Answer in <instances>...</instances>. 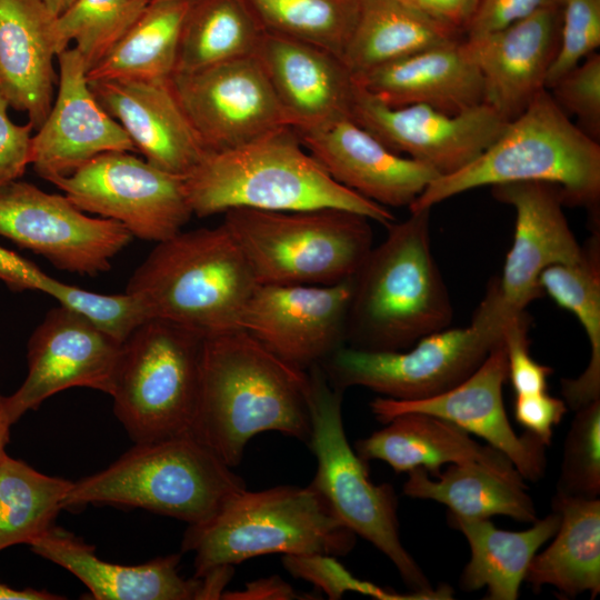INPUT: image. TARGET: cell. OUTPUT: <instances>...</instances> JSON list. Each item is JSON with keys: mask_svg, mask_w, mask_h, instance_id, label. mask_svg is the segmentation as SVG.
<instances>
[{"mask_svg": "<svg viewBox=\"0 0 600 600\" xmlns=\"http://www.w3.org/2000/svg\"><path fill=\"white\" fill-rule=\"evenodd\" d=\"M567 410L563 399L549 396L546 391L517 394L513 404L517 422L546 447L551 444L553 430L561 422Z\"/></svg>", "mask_w": 600, "mask_h": 600, "instance_id": "obj_47", "label": "cell"}, {"mask_svg": "<svg viewBox=\"0 0 600 600\" xmlns=\"http://www.w3.org/2000/svg\"><path fill=\"white\" fill-rule=\"evenodd\" d=\"M148 0H76L57 18L60 52L74 42L88 70L139 17Z\"/></svg>", "mask_w": 600, "mask_h": 600, "instance_id": "obj_38", "label": "cell"}, {"mask_svg": "<svg viewBox=\"0 0 600 600\" xmlns=\"http://www.w3.org/2000/svg\"><path fill=\"white\" fill-rule=\"evenodd\" d=\"M556 103L590 138H600V54L593 52L561 76L549 89Z\"/></svg>", "mask_w": 600, "mask_h": 600, "instance_id": "obj_42", "label": "cell"}, {"mask_svg": "<svg viewBox=\"0 0 600 600\" xmlns=\"http://www.w3.org/2000/svg\"><path fill=\"white\" fill-rule=\"evenodd\" d=\"M261 29L300 40L341 59L361 0H242Z\"/></svg>", "mask_w": 600, "mask_h": 600, "instance_id": "obj_37", "label": "cell"}, {"mask_svg": "<svg viewBox=\"0 0 600 600\" xmlns=\"http://www.w3.org/2000/svg\"><path fill=\"white\" fill-rule=\"evenodd\" d=\"M148 1H151V0H148Z\"/></svg>", "mask_w": 600, "mask_h": 600, "instance_id": "obj_55", "label": "cell"}, {"mask_svg": "<svg viewBox=\"0 0 600 600\" xmlns=\"http://www.w3.org/2000/svg\"><path fill=\"white\" fill-rule=\"evenodd\" d=\"M262 33L242 0H194L183 22L174 73L253 56Z\"/></svg>", "mask_w": 600, "mask_h": 600, "instance_id": "obj_35", "label": "cell"}, {"mask_svg": "<svg viewBox=\"0 0 600 600\" xmlns=\"http://www.w3.org/2000/svg\"><path fill=\"white\" fill-rule=\"evenodd\" d=\"M560 524L552 542L531 559L524 581L533 589L553 587L574 598L600 592V500L556 494Z\"/></svg>", "mask_w": 600, "mask_h": 600, "instance_id": "obj_31", "label": "cell"}, {"mask_svg": "<svg viewBox=\"0 0 600 600\" xmlns=\"http://www.w3.org/2000/svg\"><path fill=\"white\" fill-rule=\"evenodd\" d=\"M63 599L58 594L47 591H39L32 588L23 590L13 589L0 582V600H59Z\"/></svg>", "mask_w": 600, "mask_h": 600, "instance_id": "obj_51", "label": "cell"}, {"mask_svg": "<svg viewBox=\"0 0 600 600\" xmlns=\"http://www.w3.org/2000/svg\"><path fill=\"white\" fill-rule=\"evenodd\" d=\"M258 281L237 241L221 223L180 231L157 242L134 270L126 291L150 318L210 338L236 330Z\"/></svg>", "mask_w": 600, "mask_h": 600, "instance_id": "obj_5", "label": "cell"}, {"mask_svg": "<svg viewBox=\"0 0 600 600\" xmlns=\"http://www.w3.org/2000/svg\"><path fill=\"white\" fill-rule=\"evenodd\" d=\"M253 56L294 130L351 118L356 82L340 58L313 44L266 32Z\"/></svg>", "mask_w": 600, "mask_h": 600, "instance_id": "obj_23", "label": "cell"}, {"mask_svg": "<svg viewBox=\"0 0 600 600\" xmlns=\"http://www.w3.org/2000/svg\"><path fill=\"white\" fill-rule=\"evenodd\" d=\"M89 84L150 164L186 177L208 153L170 80L110 79Z\"/></svg>", "mask_w": 600, "mask_h": 600, "instance_id": "obj_24", "label": "cell"}, {"mask_svg": "<svg viewBox=\"0 0 600 600\" xmlns=\"http://www.w3.org/2000/svg\"><path fill=\"white\" fill-rule=\"evenodd\" d=\"M431 479L422 468L408 472L403 493L440 502L449 512L471 519L510 517L533 523L537 511L518 471H504L480 462L450 464Z\"/></svg>", "mask_w": 600, "mask_h": 600, "instance_id": "obj_30", "label": "cell"}, {"mask_svg": "<svg viewBox=\"0 0 600 600\" xmlns=\"http://www.w3.org/2000/svg\"><path fill=\"white\" fill-rule=\"evenodd\" d=\"M529 318L526 311L514 316L507 323L503 344L508 363V380L516 394H530L547 390L550 367L537 362L529 352L527 338Z\"/></svg>", "mask_w": 600, "mask_h": 600, "instance_id": "obj_44", "label": "cell"}, {"mask_svg": "<svg viewBox=\"0 0 600 600\" xmlns=\"http://www.w3.org/2000/svg\"><path fill=\"white\" fill-rule=\"evenodd\" d=\"M48 296L120 342L151 319L142 301L127 291L121 294H102L56 279Z\"/></svg>", "mask_w": 600, "mask_h": 600, "instance_id": "obj_40", "label": "cell"}, {"mask_svg": "<svg viewBox=\"0 0 600 600\" xmlns=\"http://www.w3.org/2000/svg\"><path fill=\"white\" fill-rule=\"evenodd\" d=\"M539 181L559 187L564 206L587 208L599 228L600 144L584 133L542 90L476 160L434 179L409 206L432 209L486 186Z\"/></svg>", "mask_w": 600, "mask_h": 600, "instance_id": "obj_4", "label": "cell"}, {"mask_svg": "<svg viewBox=\"0 0 600 600\" xmlns=\"http://www.w3.org/2000/svg\"><path fill=\"white\" fill-rule=\"evenodd\" d=\"M57 18L41 0H0V93L33 130L54 100Z\"/></svg>", "mask_w": 600, "mask_h": 600, "instance_id": "obj_25", "label": "cell"}, {"mask_svg": "<svg viewBox=\"0 0 600 600\" xmlns=\"http://www.w3.org/2000/svg\"><path fill=\"white\" fill-rule=\"evenodd\" d=\"M204 337L151 318L122 342L110 396L134 444L190 434Z\"/></svg>", "mask_w": 600, "mask_h": 600, "instance_id": "obj_11", "label": "cell"}, {"mask_svg": "<svg viewBox=\"0 0 600 600\" xmlns=\"http://www.w3.org/2000/svg\"><path fill=\"white\" fill-rule=\"evenodd\" d=\"M424 14L461 32L471 19L478 0H402Z\"/></svg>", "mask_w": 600, "mask_h": 600, "instance_id": "obj_49", "label": "cell"}, {"mask_svg": "<svg viewBox=\"0 0 600 600\" xmlns=\"http://www.w3.org/2000/svg\"><path fill=\"white\" fill-rule=\"evenodd\" d=\"M0 93V188L18 180L31 162L32 126L13 123Z\"/></svg>", "mask_w": 600, "mask_h": 600, "instance_id": "obj_46", "label": "cell"}, {"mask_svg": "<svg viewBox=\"0 0 600 600\" xmlns=\"http://www.w3.org/2000/svg\"><path fill=\"white\" fill-rule=\"evenodd\" d=\"M448 523L468 541L470 559L460 576L464 591L486 589L484 599L516 600L528 566L538 550L550 540L560 524L552 510L527 530L509 531L489 519H471L448 512Z\"/></svg>", "mask_w": 600, "mask_h": 600, "instance_id": "obj_29", "label": "cell"}, {"mask_svg": "<svg viewBox=\"0 0 600 600\" xmlns=\"http://www.w3.org/2000/svg\"><path fill=\"white\" fill-rule=\"evenodd\" d=\"M243 479L190 434L134 444L108 468L72 482L63 509L142 508L201 523L246 489Z\"/></svg>", "mask_w": 600, "mask_h": 600, "instance_id": "obj_7", "label": "cell"}, {"mask_svg": "<svg viewBox=\"0 0 600 600\" xmlns=\"http://www.w3.org/2000/svg\"><path fill=\"white\" fill-rule=\"evenodd\" d=\"M170 82L208 153L231 150L289 127L254 56L174 73Z\"/></svg>", "mask_w": 600, "mask_h": 600, "instance_id": "obj_15", "label": "cell"}, {"mask_svg": "<svg viewBox=\"0 0 600 600\" xmlns=\"http://www.w3.org/2000/svg\"><path fill=\"white\" fill-rule=\"evenodd\" d=\"M48 181L80 210L118 221L147 241L177 234L193 216L184 177L128 151L101 153L72 173Z\"/></svg>", "mask_w": 600, "mask_h": 600, "instance_id": "obj_12", "label": "cell"}, {"mask_svg": "<svg viewBox=\"0 0 600 600\" xmlns=\"http://www.w3.org/2000/svg\"><path fill=\"white\" fill-rule=\"evenodd\" d=\"M29 544L33 553L76 576L94 600L203 599V579L179 574L180 554L137 566L111 563L97 557L93 546L56 526Z\"/></svg>", "mask_w": 600, "mask_h": 600, "instance_id": "obj_27", "label": "cell"}, {"mask_svg": "<svg viewBox=\"0 0 600 600\" xmlns=\"http://www.w3.org/2000/svg\"><path fill=\"white\" fill-rule=\"evenodd\" d=\"M556 494L586 499L600 494V399L576 410L564 440Z\"/></svg>", "mask_w": 600, "mask_h": 600, "instance_id": "obj_39", "label": "cell"}, {"mask_svg": "<svg viewBox=\"0 0 600 600\" xmlns=\"http://www.w3.org/2000/svg\"><path fill=\"white\" fill-rule=\"evenodd\" d=\"M460 30L402 0H361L341 61L352 77L417 52L460 40Z\"/></svg>", "mask_w": 600, "mask_h": 600, "instance_id": "obj_32", "label": "cell"}, {"mask_svg": "<svg viewBox=\"0 0 600 600\" xmlns=\"http://www.w3.org/2000/svg\"><path fill=\"white\" fill-rule=\"evenodd\" d=\"M521 312L504 306L496 278L469 326L431 333L401 351H367L344 344L320 367L330 384L342 391L363 387L400 401L428 399L472 374L503 340L510 319Z\"/></svg>", "mask_w": 600, "mask_h": 600, "instance_id": "obj_10", "label": "cell"}, {"mask_svg": "<svg viewBox=\"0 0 600 600\" xmlns=\"http://www.w3.org/2000/svg\"><path fill=\"white\" fill-rule=\"evenodd\" d=\"M294 131L331 178L386 208L409 207L439 177L424 163L391 151L351 118Z\"/></svg>", "mask_w": 600, "mask_h": 600, "instance_id": "obj_21", "label": "cell"}, {"mask_svg": "<svg viewBox=\"0 0 600 600\" xmlns=\"http://www.w3.org/2000/svg\"><path fill=\"white\" fill-rule=\"evenodd\" d=\"M301 598L290 584L279 577L262 578L249 582L240 591L223 592L221 599L261 600V599H299Z\"/></svg>", "mask_w": 600, "mask_h": 600, "instance_id": "obj_50", "label": "cell"}, {"mask_svg": "<svg viewBox=\"0 0 600 600\" xmlns=\"http://www.w3.org/2000/svg\"><path fill=\"white\" fill-rule=\"evenodd\" d=\"M184 186L192 213L201 218L237 208L282 212L333 208L386 227L394 221L388 208L331 178L291 127L207 153L184 177Z\"/></svg>", "mask_w": 600, "mask_h": 600, "instance_id": "obj_3", "label": "cell"}, {"mask_svg": "<svg viewBox=\"0 0 600 600\" xmlns=\"http://www.w3.org/2000/svg\"><path fill=\"white\" fill-rule=\"evenodd\" d=\"M430 211L391 222L352 277L346 346L401 351L450 327L453 307L431 252Z\"/></svg>", "mask_w": 600, "mask_h": 600, "instance_id": "obj_2", "label": "cell"}, {"mask_svg": "<svg viewBox=\"0 0 600 600\" xmlns=\"http://www.w3.org/2000/svg\"><path fill=\"white\" fill-rule=\"evenodd\" d=\"M122 342L79 313L58 306L47 312L27 346L28 373L3 397L1 410L13 424L46 399L73 387L110 394Z\"/></svg>", "mask_w": 600, "mask_h": 600, "instance_id": "obj_16", "label": "cell"}, {"mask_svg": "<svg viewBox=\"0 0 600 600\" xmlns=\"http://www.w3.org/2000/svg\"><path fill=\"white\" fill-rule=\"evenodd\" d=\"M499 202L516 212L513 242L498 278L501 299L512 312L542 296L541 272L556 264H571L581 258L580 246L569 226L559 187L539 181H518L491 187Z\"/></svg>", "mask_w": 600, "mask_h": 600, "instance_id": "obj_20", "label": "cell"}, {"mask_svg": "<svg viewBox=\"0 0 600 600\" xmlns=\"http://www.w3.org/2000/svg\"><path fill=\"white\" fill-rule=\"evenodd\" d=\"M370 219L347 210L224 212L259 284L330 286L353 277L373 247Z\"/></svg>", "mask_w": 600, "mask_h": 600, "instance_id": "obj_9", "label": "cell"}, {"mask_svg": "<svg viewBox=\"0 0 600 600\" xmlns=\"http://www.w3.org/2000/svg\"><path fill=\"white\" fill-rule=\"evenodd\" d=\"M351 119L391 151L424 163L439 177L476 160L508 123L487 103L459 113L424 104L390 107L357 82Z\"/></svg>", "mask_w": 600, "mask_h": 600, "instance_id": "obj_14", "label": "cell"}, {"mask_svg": "<svg viewBox=\"0 0 600 600\" xmlns=\"http://www.w3.org/2000/svg\"><path fill=\"white\" fill-rule=\"evenodd\" d=\"M554 6H561V0H478L463 32L467 38L481 37Z\"/></svg>", "mask_w": 600, "mask_h": 600, "instance_id": "obj_45", "label": "cell"}, {"mask_svg": "<svg viewBox=\"0 0 600 600\" xmlns=\"http://www.w3.org/2000/svg\"><path fill=\"white\" fill-rule=\"evenodd\" d=\"M354 543L310 483L237 492L211 518L189 524L181 550L194 554V576L202 577L261 554L344 556Z\"/></svg>", "mask_w": 600, "mask_h": 600, "instance_id": "obj_6", "label": "cell"}, {"mask_svg": "<svg viewBox=\"0 0 600 600\" xmlns=\"http://www.w3.org/2000/svg\"><path fill=\"white\" fill-rule=\"evenodd\" d=\"M0 236L60 270L90 277L107 272L134 238L122 223L90 217L64 194L19 180L0 188Z\"/></svg>", "mask_w": 600, "mask_h": 600, "instance_id": "obj_13", "label": "cell"}, {"mask_svg": "<svg viewBox=\"0 0 600 600\" xmlns=\"http://www.w3.org/2000/svg\"><path fill=\"white\" fill-rule=\"evenodd\" d=\"M507 380L508 363L502 340L472 374L452 389L418 401L376 398L370 408L381 423L404 412H423L444 419L469 434L482 438L507 457L523 480L538 481L547 467L546 446L529 432L522 436L514 432L502 399Z\"/></svg>", "mask_w": 600, "mask_h": 600, "instance_id": "obj_18", "label": "cell"}, {"mask_svg": "<svg viewBox=\"0 0 600 600\" xmlns=\"http://www.w3.org/2000/svg\"><path fill=\"white\" fill-rule=\"evenodd\" d=\"M194 0H151L87 72L88 82L110 79L170 80L183 22Z\"/></svg>", "mask_w": 600, "mask_h": 600, "instance_id": "obj_33", "label": "cell"}, {"mask_svg": "<svg viewBox=\"0 0 600 600\" xmlns=\"http://www.w3.org/2000/svg\"><path fill=\"white\" fill-rule=\"evenodd\" d=\"M308 374L311 418L308 444L317 459L311 484L347 528L372 543L394 564L412 592L428 599H451L452 590L448 587L434 590L403 547L393 487L374 484L367 462L351 448L342 421L344 391L330 384L320 364L311 367Z\"/></svg>", "mask_w": 600, "mask_h": 600, "instance_id": "obj_8", "label": "cell"}, {"mask_svg": "<svg viewBox=\"0 0 600 600\" xmlns=\"http://www.w3.org/2000/svg\"><path fill=\"white\" fill-rule=\"evenodd\" d=\"M57 58V97L31 138L30 164L38 176L48 181L72 173L101 153L137 152L121 124L92 93L79 51L68 47Z\"/></svg>", "mask_w": 600, "mask_h": 600, "instance_id": "obj_19", "label": "cell"}, {"mask_svg": "<svg viewBox=\"0 0 600 600\" xmlns=\"http://www.w3.org/2000/svg\"><path fill=\"white\" fill-rule=\"evenodd\" d=\"M353 79L390 107L424 104L459 113L484 103L482 76L464 40L417 52Z\"/></svg>", "mask_w": 600, "mask_h": 600, "instance_id": "obj_26", "label": "cell"}, {"mask_svg": "<svg viewBox=\"0 0 600 600\" xmlns=\"http://www.w3.org/2000/svg\"><path fill=\"white\" fill-rule=\"evenodd\" d=\"M2 400H3V396H1L0 393V406H1Z\"/></svg>", "mask_w": 600, "mask_h": 600, "instance_id": "obj_54", "label": "cell"}, {"mask_svg": "<svg viewBox=\"0 0 600 600\" xmlns=\"http://www.w3.org/2000/svg\"><path fill=\"white\" fill-rule=\"evenodd\" d=\"M52 277L17 252L0 246V280L13 292H48Z\"/></svg>", "mask_w": 600, "mask_h": 600, "instance_id": "obj_48", "label": "cell"}, {"mask_svg": "<svg viewBox=\"0 0 600 600\" xmlns=\"http://www.w3.org/2000/svg\"><path fill=\"white\" fill-rule=\"evenodd\" d=\"M384 424L356 442V452L363 461L381 460L397 473L422 468L432 477L438 476L444 464L463 462L517 471L502 453L480 444L467 431L439 417L404 412Z\"/></svg>", "mask_w": 600, "mask_h": 600, "instance_id": "obj_28", "label": "cell"}, {"mask_svg": "<svg viewBox=\"0 0 600 600\" xmlns=\"http://www.w3.org/2000/svg\"><path fill=\"white\" fill-rule=\"evenodd\" d=\"M11 426L0 408V464L8 456L6 453V447L9 442V429Z\"/></svg>", "mask_w": 600, "mask_h": 600, "instance_id": "obj_52", "label": "cell"}, {"mask_svg": "<svg viewBox=\"0 0 600 600\" xmlns=\"http://www.w3.org/2000/svg\"><path fill=\"white\" fill-rule=\"evenodd\" d=\"M284 568L294 577L310 581L330 599H340L354 591L381 600L427 599L421 593L399 594L353 577L334 556L322 553L283 554Z\"/></svg>", "mask_w": 600, "mask_h": 600, "instance_id": "obj_43", "label": "cell"}, {"mask_svg": "<svg viewBox=\"0 0 600 600\" xmlns=\"http://www.w3.org/2000/svg\"><path fill=\"white\" fill-rule=\"evenodd\" d=\"M539 287L559 307L572 312L590 344V360L576 379H563V400L577 410L600 399V236L599 228L582 246L579 261L544 269Z\"/></svg>", "mask_w": 600, "mask_h": 600, "instance_id": "obj_34", "label": "cell"}, {"mask_svg": "<svg viewBox=\"0 0 600 600\" xmlns=\"http://www.w3.org/2000/svg\"><path fill=\"white\" fill-rule=\"evenodd\" d=\"M278 431L309 443V374L270 352L244 330L206 338L190 436L230 468L247 443Z\"/></svg>", "mask_w": 600, "mask_h": 600, "instance_id": "obj_1", "label": "cell"}, {"mask_svg": "<svg viewBox=\"0 0 600 600\" xmlns=\"http://www.w3.org/2000/svg\"><path fill=\"white\" fill-rule=\"evenodd\" d=\"M57 17L67 11L76 0H41Z\"/></svg>", "mask_w": 600, "mask_h": 600, "instance_id": "obj_53", "label": "cell"}, {"mask_svg": "<svg viewBox=\"0 0 600 600\" xmlns=\"http://www.w3.org/2000/svg\"><path fill=\"white\" fill-rule=\"evenodd\" d=\"M599 46L600 0H561L559 47L547 74L546 89Z\"/></svg>", "mask_w": 600, "mask_h": 600, "instance_id": "obj_41", "label": "cell"}, {"mask_svg": "<svg viewBox=\"0 0 600 600\" xmlns=\"http://www.w3.org/2000/svg\"><path fill=\"white\" fill-rule=\"evenodd\" d=\"M71 486L7 456L0 464V551L51 529Z\"/></svg>", "mask_w": 600, "mask_h": 600, "instance_id": "obj_36", "label": "cell"}, {"mask_svg": "<svg viewBox=\"0 0 600 600\" xmlns=\"http://www.w3.org/2000/svg\"><path fill=\"white\" fill-rule=\"evenodd\" d=\"M560 19L561 6L549 7L501 30L464 39L482 76L484 103L503 120L516 119L546 89Z\"/></svg>", "mask_w": 600, "mask_h": 600, "instance_id": "obj_22", "label": "cell"}, {"mask_svg": "<svg viewBox=\"0 0 600 600\" xmlns=\"http://www.w3.org/2000/svg\"><path fill=\"white\" fill-rule=\"evenodd\" d=\"M352 278L330 286L258 284L241 329L284 362L308 371L346 344Z\"/></svg>", "mask_w": 600, "mask_h": 600, "instance_id": "obj_17", "label": "cell"}]
</instances>
